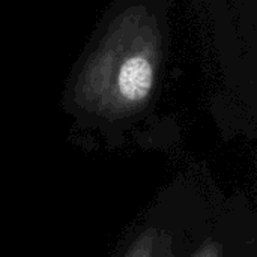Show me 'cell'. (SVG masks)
Segmentation results:
<instances>
[{"mask_svg":"<svg viewBox=\"0 0 257 257\" xmlns=\"http://www.w3.org/2000/svg\"><path fill=\"white\" fill-rule=\"evenodd\" d=\"M160 60L161 35L155 18L145 8H130L111 23L84 63L75 101L108 119L133 114L148 102Z\"/></svg>","mask_w":257,"mask_h":257,"instance_id":"cell-1","label":"cell"}]
</instances>
